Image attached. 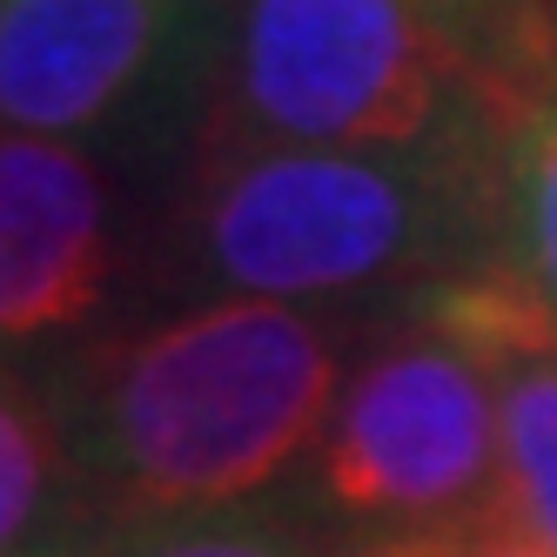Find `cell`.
Segmentation results:
<instances>
[{
	"label": "cell",
	"mask_w": 557,
	"mask_h": 557,
	"mask_svg": "<svg viewBox=\"0 0 557 557\" xmlns=\"http://www.w3.org/2000/svg\"><path fill=\"white\" fill-rule=\"evenodd\" d=\"M95 557H330V550H315L296 510H222L195 517V524L108 537Z\"/></svg>",
	"instance_id": "cell-10"
},
{
	"label": "cell",
	"mask_w": 557,
	"mask_h": 557,
	"mask_svg": "<svg viewBox=\"0 0 557 557\" xmlns=\"http://www.w3.org/2000/svg\"><path fill=\"white\" fill-rule=\"evenodd\" d=\"M309 504L356 531H457L497 504V376L417 323L343 376Z\"/></svg>",
	"instance_id": "cell-4"
},
{
	"label": "cell",
	"mask_w": 557,
	"mask_h": 557,
	"mask_svg": "<svg viewBox=\"0 0 557 557\" xmlns=\"http://www.w3.org/2000/svg\"><path fill=\"white\" fill-rule=\"evenodd\" d=\"M497 510L557 550V356L497 383Z\"/></svg>",
	"instance_id": "cell-8"
},
{
	"label": "cell",
	"mask_w": 557,
	"mask_h": 557,
	"mask_svg": "<svg viewBox=\"0 0 557 557\" xmlns=\"http://www.w3.org/2000/svg\"><path fill=\"white\" fill-rule=\"evenodd\" d=\"M188 283L256 302L423 289L504 249V169L256 141L195 122L169 209Z\"/></svg>",
	"instance_id": "cell-2"
},
{
	"label": "cell",
	"mask_w": 557,
	"mask_h": 557,
	"mask_svg": "<svg viewBox=\"0 0 557 557\" xmlns=\"http://www.w3.org/2000/svg\"><path fill=\"white\" fill-rule=\"evenodd\" d=\"M88 557H95V550H88Z\"/></svg>",
	"instance_id": "cell-13"
},
{
	"label": "cell",
	"mask_w": 557,
	"mask_h": 557,
	"mask_svg": "<svg viewBox=\"0 0 557 557\" xmlns=\"http://www.w3.org/2000/svg\"><path fill=\"white\" fill-rule=\"evenodd\" d=\"M202 0H0V128L74 141L202 74Z\"/></svg>",
	"instance_id": "cell-5"
},
{
	"label": "cell",
	"mask_w": 557,
	"mask_h": 557,
	"mask_svg": "<svg viewBox=\"0 0 557 557\" xmlns=\"http://www.w3.org/2000/svg\"><path fill=\"white\" fill-rule=\"evenodd\" d=\"M457 557H557L544 537H531L510 510H476L470 524H457Z\"/></svg>",
	"instance_id": "cell-11"
},
{
	"label": "cell",
	"mask_w": 557,
	"mask_h": 557,
	"mask_svg": "<svg viewBox=\"0 0 557 557\" xmlns=\"http://www.w3.org/2000/svg\"><path fill=\"white\" fill-rule=\"evenodd\" d=\"M343 330L296 302L209 296L88 336L48 376L101 537L249 510L315 450L343 396Z\"/></svg>",
	"instance_id": "cell-1"
},
{
	"label": "cell",
	"mask_w": 557,
	"mask_h": 557,
	"mask_svg": "<svg viewBox=\"0 0 557 557\" xmlns=\"http://www.w3.org/2000/svg\"><path fill=\"white\" fill-rule=\"evenodd\" d=\"M101 544L54 396L0 370V557H88Z\"/></svg>",
	"instance_id": "cell-7"
},
{
	"label": "cell",
	"mask_w": 557,
	"mask_h": 557,
	"mask_svg": "<svg viewBox=\"0 0 557 557\" xmlns=\"http://www.w3.org/2000/svg\"><path fill=\"white\" fill-rule=\"evenodd\" d=\"M330 557H457V531H363Z\"/></svg>",
	"instance_id": "cell-12"
},
{
	"label": "cell",
	"mask_w": 557,
	"mask_h": 557,
	"mask_svg": "<svg viewBox=\"0 0 557 557\" xmlns=\"http://www.w3.org/2000/svg\"><path fill=\"white\" fill-rule=\"evenodd\" d=\"M114 289V202L88 148L0 128V343L74 336Z\"/></svg>",
	"instance_id": "cell-6"
},
{
	"label": "cell",
	"mask_w": 557,
	"mask_h": 557,
	"mask_svg": "<svg viewBox=\"0 0 557 557\" xmlns=\"http://www.w3.org/2000/svg\"><path fill=\"white\" fill-rule=\"evenodd\" d=\"M202 82L195 122L383 162L504 169L524 122L430 0H228Z\"/></svg>",
	"instance_id": "cell-3"
},
{
	"label": "cell",
	"mask_w": 557,
	"mask_h": 557,
	"mask_svg": "<svg viewBox=\"0 0 557 557\" xmlns=\"http://www.w3.org/2000/svg\"><path fill=\"white\" fill-rule=\"evenodd\" d=\"M504 256L557 315V95L537 101L504 148Z\"/></svg>",
	"instance_id": "cell-9"
}]
</instances>
